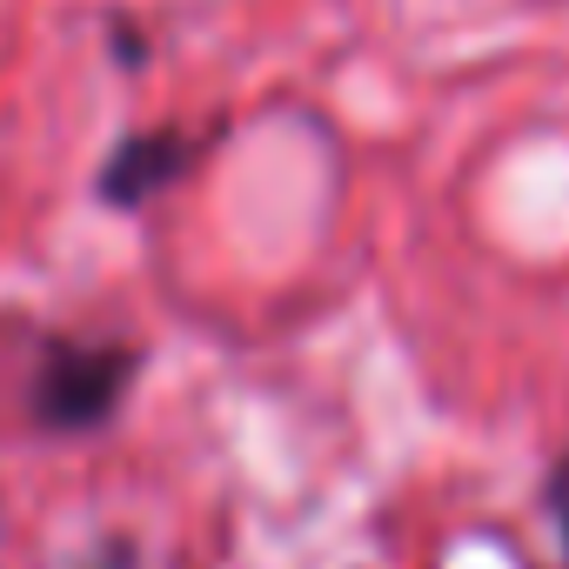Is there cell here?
Masks as SVG:
<instances>
[{"instance_id":"2","label":"cell","mask_w":569,"mask_h":569,"mask_svg":"<svg viewBox=\"0 0 569 569\" xmlns=\"http://www.w3.org/2000/svg\"><path fill=\"white\" fill-rule=\"evenodd\" d=\"M188 161H194V141H188V134H174V128L128 134V141L108 154V168H101V194H108V201H121V208H141L148 194H161L168 181H181V174H188Z\"/></svg>"},{"instance_id":"1","label":"cell","mask_w":569,"mask_h":569,"mask_svg":"<svg viewBox=\"0 0 569 569\" xmlns=\"http://www.w3.org/2000/svg\"><path fill=\"white\" fill-rule=\"evenodd\" d=\"M128 376H134V349H114V342H54L41 356V376H34V422L54 429V436L101 429L121 409Z\"/></svg>"},{"instance_id":"3","label":"cell","mask_w":569,"mask_h":569,"mask_svg":"<svg viewBox=\"0 0 569 569\" xmlns=\"http://www.w3.org/2000/svg\"><path fill=\"white\" fill-rule=\"evenodd\" d=\"M542 496H549V516H556V529H562V549H569V456L549 469V489H542Z\"/></svg>"}]
</instances>
